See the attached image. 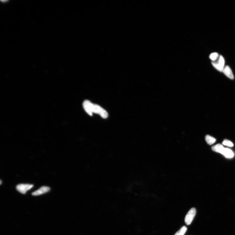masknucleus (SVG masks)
<instances>
[{"mask_svg": "<svg viewBox=\"0 0 235 235\" xmlns=\"http://www.w3.org/2000/svg\"><path fill=\"white\" fill-rule=\"evenodd\" d=\"M222 72L229 79H234L233 73L229 66L227 65L225 66Z\"/></svg>", "mask_w": 235, "mask_h": 235, "instance_id": "obj_6", "label": "nucleus"}, {"mask_svg": "<svg viewBox=\"0 0 235 235\" xmlns=\"http://www.w3.org/2000/svg\"><path fill=\"white\" fill-rule=\"evenodd\" d=\"M196 214V209L194 208L191 209L186 215L184 221L188 225H190L194 220Z\"/></svg>", "mask_w": 235, "mask_h": 235, "instance_id": "obj_2", "label": "nucleus"}, {"mask_svg": "<svg viewBox=\"0 0 235 235\" xmlns=\"http://www.w3.org/2000/svg\"><path fill=\"white\" fill-rule=\"evenodd\" d=\"M33 186L32 184H20L16 187V189L19 192L25 194L27 191L31 189Z\"/></svg>", "mask_w": 235, "mask_h": 235, "instance_id": "obj_4", "label": "nucleus"}, {"mask_svg": "<svg viewBox=\"0 0 235 235\" xmlns=\"http://www.w3.org/2000/svg\"><path fill=\"white\" fill-rule=\"evenodd\" d=\"M205 139L207 143L210 145H213L216 141L215 139L209 135L206 136Z\"/></svg>", "mask_w": 235, "mask_h": 235, "instance_id": "obj_9", "label": "nucleus"}, {"mask_svg": "<svg viewBox=\"0 0 235 235\" xmlns=\"http://www.w3.org/2000/svg\"><path fill=\"white\" fill-rule=\"evenodd\" d=\"M2 180H1V184H2Z\"/></svg>", "mask_w": 235, "mask_h": 235, "instance_id": "obj_13", "label": "nucleus"}, {"mask_svg": "<svg viewBox=\"0 0 235 235\" xmlns=\"http://www.w3.org/2000/svg\"><path fill=\"white\" fill-rule=\"evenodd\" d=\"M212 64L214 68L218 71L222 72L225 67V60L223 56H220L217 62H212Z\"/></svg>", "mask_w": 235, "mask_h": 235, "instance_id": "obj_3", "label": "nucleus"}, {"mask_svg": "<svg viewBox=\"0 0 235 235\" xmlns=\"http://www.w3.org/2000/svg\"><path fill=\"white\" fill-rule=\"evenodd\" d=\"M222 144L224 145L230 147H232L233 146V144L230 141L227 139L224 140L222 142Z\"/></svg>", "mask_w": 235, "mask_h": 235, "instance_id": "obj_12", "label": "nucleus"}, {"mask_svg": "<svg viewBox=\"0 0 235 235\" xmlns=\"http://www.w3.org/2000/svg\"><path fill=\"white\" fill-rule=\"evenodd\" d=\"M224 149L223 146L221 144H219L216 145L212 148L213 151L222 154Z\"/></svg>", "mask_w": 235, "mask_h": 235, "instance_id": "obj_8", "label": "nucleus"}, {"mask_svg": "<svg viewBox=\"0 0 235 235\" xmlns=\"http://www.w3.org/2000/svg\"><path fill=\"white\" fill-rule=\"evenodd\" d=\"M219 57V54L217 53H213L211 54L209 56V58L210 59L214 62L216 61Z\"/></svg>", "mask_w": 235, "mask_h": 235, "instance_id": "obj_11", "label": "nucleus"}, {"mask_svg": "<svg viewBox=\"0 0 235 235\" xmlns=\"http://www.w3.org/2000/svg\"><path fill=\"white\" fill-rule=\"evenodd\" d=\"M187 228L185 226H183L174 235H184L187 231Z\"/></svg>", "mask_w": 235, "mask_h": 235, "instance_id": "obj_10", "label": "nucleus"}, {"mask_svg": "<svg viewBox=\"0 0 235 235\" xmlns=\"http://www.w3.org/2000/svg\"><path fill=\"white\" fill-rule=\"evenodd\" d=\"M50 190V188L48 187L43 186L38 190L33 192L32 195L34 196L40 195L45 194V193L49 191Z\"/></svg>", "mask_w": 235, "mask_h": 235, "instance_id": "obj_5", "label": "nucleus"}, {"mask_svg": "<svg viewBox=\"0 0 235 235\" xmlns=\"http://www.w3.org/2000/svg\"><path fill=\"white\" fill-rule=\"evenodd\" d=\"M83 105L85 111L90 116L93 115V113H95L99 114L104 119H106L108 117V114L104 109L98 105L91 103L89 100H85Z\"/></svg>", "mask_w": 235, "mask_h": 235, "instance_id": "obj_1", "label": "nucleus"}, {"mask_svg": "<svg viewBox=\"0 0 235 235\" xmlns=\"http://www.w3.org/2000/svg\"><path fill=\"white\" fill-rule=\"evenodd\" d=\"M221 154L227 158H232L234 156V154L232 151L227 148H224Z\"/></svg>", "mask_w": 235, "mask_h": 235, "instance_id": "obj_7", "label": "nucleus"}]
</instances>
